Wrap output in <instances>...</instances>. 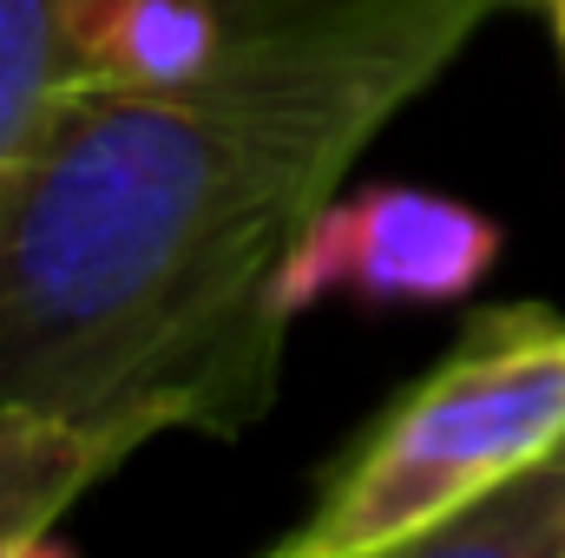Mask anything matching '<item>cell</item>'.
I'll return each mask as SVG.
<instances>
[{"label":"cell","mask_w":565,"mask_h":558,"mask_svg":"<svg viewBox=\"0 0 565 558\" xmlns=\"http://www.w3.org/2000/svg\"><path fill=\"white\" fill-rule=\"evenodd\" d=\"M60 86H66L60 0H0V211L20 164L33 158V139Z\"/></svg>","instance_id":"52a82bcc"},{"label":"cell","mask_w":565,"mask_h":558,"mask_svg":"<svg viewBox=\"0 0 565 558\" xmlns=\"http://www.w3.org/2000/svg\"><path fill=\"white\" fill-rule=\"evenodd\" d=\"M0 558H73V552H66L53 533H26V539H7V546H0Z\"/></svg>","instance_id":"ba28073f"},{"label":"cell","mask_w":565,"mask_h":558,"mask_svg":"<svg viewBox=\"0 0 565 558\" xmlns=\"http://www.w3.org/2000/svg\"><path fill=\"white\" fill-rule=\"evenodd\" d=\"M145 440L119 427H79L33 408H0V546L53 533V519L126 466Z\"/></svg>","instance_id":"5b68a950"},{"label":"cell","mask_w":565,"mask_h":558,"mask_svg":"<svg viewBox=\"0 0 565 558\" xmlns=\"http://www.w3.org/2000/svg\"><path fill=\"white\" fill-rule=\"evenodd\" d=\"M520 0H316L191 86H60L0 211V408L244 433L349 164Z\"/></svg>","instance_id":"6da1fadb"},{"label":"cell","mask_w":565,"mask_h":558,"mask_svg":"<svg viewBox=\"0 0 565 558\" xmlns=\"http://www.w3.org/2000/svg\"><path fill=\"white\" fill-rule=\"evenodd\" d=\"M316 0H60L66 86H191Z\"/></svg>","instance_id":"277c9868"},{"label":"cell","mask_w":565,"mask_h":558,"mask_svg":"<svg viewBox=\"0 0 565 558\" xmlns=\"http://www.w3.org/2000/svg\"><path fill=\"white\" fill-rule=\"evenodd\" d=\"M553 7V26H559V46H565V0H546Z\"/></svg>","instance_id":"9c48e42d"},{"label":"cell","mask_w":565,"mask_h":558,"mask_svg":"<svg viewBox=\"0 0 565 558\" xmlns=\"http://www.w3.org/2000/svg\"><path fill=\"white\" fill-rule=\"evenodd\" d=\"M565 447V315L493 309L322 480L309 519L257 558H369L500 493Z\"/></svg>","instance_id":"7a4b0ae2"},{"label":"cell","mask_w":565,"mask_h":558,"mask_svg":"<svg viewBox=\"0 0 565 558\" xmlns=\"http://www.w3.org/2000/svg\"><path fill=\"white\" fill-rule=\"evenodd\" d=\"M369 558H565V447L473 500L467 513L408 533Z\"/></svg>","instance_id":"8992f818"},{"label":"cell","mask_w":565,"mask_h":558,"mask_svg":"<svg viewBox=\"0 0 565 558\" xmlns=\"http://www.w3.org/2000/svg\"><path fill=\"white\" fill-rule=\"evenodd\" d=\"M500 264V224L460 197L415 184H369L335 197L309 237L296 244L277 282V309L296 322L302 309L349 296L369 309H440Z\"/></svg>","instance_id":"3957f363"}]
</instances>
